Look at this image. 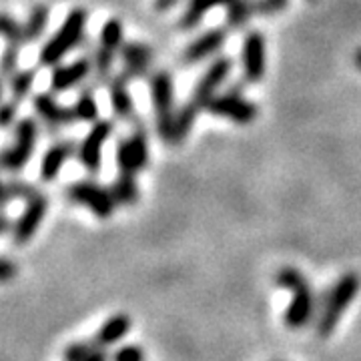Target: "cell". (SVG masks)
<instances>
[{
	"label": "cell",
	"instance_id": "6da1fadb",
	"mask_svg": "<svg viewBox=\"0 0 361 361\" xmlns=\"http://www.w3.org/2000/svg\"><path fill=\"white\" fill-rule=\"evenodd\" d=\"M233 73V59L229 54H219L217 59H213L205 73L199 77L197 85L191 90L189 99L180 104L179 113H177V127H175V145H180L189 137V133L193 130L195 123L201 113H205L209 103L215 99V94L219 92L221 87L227 85V80L231 78Z\"/></svg>",
	"mask_w": 361,
	"mask_h": 361
},
{
	"label": "cell",
	"instance_id": "7a4b0ae2",
	"mask_svg": "<svg viewBox=\"0 0 361 361\" xmlns=\"http://www.w3.org/2000/svg\"><path fill=\"white\" fill-rule=\"evenodd\" d=\"M87 25H89V13L82 6H75L66 14L61 26L52 32L49 39L42 42L39 51L40 68H54L65 61L75 49H80L87 39Z\"/></svg>",
	"mask_w": 361,
	"mask_h": 361
},
{
	"label": "cell",
	"instance_id": "3957f363",
	"mask_svg": "<svg viewBox=\"0 0 361 361\" xmlns=\"http://www.w3.org/2000/svg\"><path fill=\"white\" fill-rule=\"evenodd\" d=\"M361 289V277L355 271L343 273L331 289H327L323 297H319V315L315 323V331L319 337H329L336 331L337 323L341 319L343 311L355 299Z\"/></svg>",
	"mask_w": 361,
	"mask_h": 361
},
{
	"label": "cell",
	"instance_id": "277c9868",
	"mask_svg": "<svg viewBox=\"0 0 361 361\" xmlns=\"http://www.w3.org/2000/svg\"><path fill=\"white\" fill-rule=\"evenodd\" d=\"M149 87H151V104H153L157 137L167 145H175V127H177L179 111H175L173 75L167 68L153 71V75L149 77Z\"/></svg>",
	"mask_w": 361,
	"mask_h": 361
},
{
	"label": "cell",
	"instance_id": "5b68a950",
	"mask_svg": "<svg viewBox=\"0 0 361 361\" xmlns=\"http://www.w3.org/2000/svg\"><path fill=\"white\" fill-rule=\"evenodd\" d=\"M125 30L123 23L118 18H106L103 28L99 32V44L92 47L90 56H92V78L90 82L99 89L109 82V78L113 77V66L115 61L121 56L123 44H125Z\"/></svg>",
	"mask_w": 361,
	"mask_h": 361
},
{
	"label": "cell",
	"instance_id": "8992f818",
	"mask_svg": "<svg viewBox=\"0 0 361 361\" xmlns=\"http://www.w3.org/2000/svg\"><path fill=\"white\" fill-rule=\"evenodd\" d=\"M40 137V123L39 118L32 116H23L14 125L13 142L4 147L2 151V167L6 173H20L30 159L37 153V145Z\"/></svg>",
	"mask_w": 361,
	"mask_h": 361
},
{
	"label": "cell",
	"instance_id": "52a82bcc",
	"mask_svg": "<svg viewBox=\"0 0 361 361\" xmlns=\"http://www.w3.org/2000/svg\"><path fill=\"white\" fill-rule=\"evenodd\" d=\"M65 195L68 203L89 209L97 219H109L118 207L111 189L92 179L73 180L65 189Z\"/></svg>",
	"mask_w": 361,
	"mask_h": 361
},
{
	"label": "cell",
	"instance_id": "ba28073f",
	"mask_svg": "<svg viewBox=\"0 0 361 361\" xmlns=\"http://www.w3.org/2000/svg\"><path fill=\"white\" fill-rule=\"evenodd\" d=\"M115 135V121L113 118H99L90 125L89 133L78 142L77 161L80 167L90 175H99L103 167L104 145Z\"/></svg>",
	"mask_w": 361,
	"mask_h": 361
},
{
	"label": "cell",
	"instance_id": "9c48e42d",
	"mask_svg": "<svg viewBox=\"0 0 361 361\" xmlns=\"http://www.w3.org/2000/svg\"><path fill=\"white\" fill-rule=\"evenodd\" d=\"M207 113L213 116H219V118H227L235 125L247 127V125L257 121L259 106L253 101H249L245 94L223 90V92H217L215 99L209 103Z\"/></svg>",
	"mask_w": 361,
	"mask_h": 361
},
{
	"label": "cell",
	"instance_id": "30bf717a",
	"mask_svg": "<svg viewBox=\"0 0 361 361\" xmlns=\"http://www.w3.org/2000/svg\"><path fill=\"white\" fill-rule=\"evenodd\" d=\"M32 109H35V115L39 118L40 125L51 135H59L66 127L77 125L73 106H65L56 99V94L52 90L37 92L32 97Z\"/></svg>",
	"mask_w": 361,
	"mask_h": 361
},
{
	"label": "cell",
	"instance_id": "8fae6325",
	"mask_svg": "<svg viewBox=\"0 0 361 361\" xmlns=\"http://www.w3.org/2000/svg\"><path fill=\"white\" fill-rule=\"evenodd\" d=\"M229 39V28L225 26H215L203 30L199 37H195L180 52V65L195 66L205 63L209 59H217L219 51L225 47V42Z\"/></svg>",
	"mask_w": 361,
	"mask_h": 361
},
{
	"label": "cell",
	"instance_id": "7c38bea8",
	"mask_svg": "<svg viewBox=\"0 0 361 361\" xmlns=\"http://www.w3.org/2000/svg\"><path fill=\"white\" fill-rule=\"evenodd\" d=\"M267 47L261 30H249L241 44V77L247 85H257L265 77Z\"/></svg>",
	"mask_w": 361,
	"mask_h": 361
},
{
	"label": "cell",
	"instance_id": "4fadbf2b",
	"mask_svg": "<svg viewBox=\"0 0 361 361\" xmlns=\"http://www.w3.org/2000/svg\"><path fill=\"white\" fill-rule=\"evenodd\" d=\"M92 78V56L90 52H82L73 63H61L52 68L49 78V90L54 94H63L68 90L82 87Z\"/></svg>",
	"mask_w": 361,
	"mask_h": 361
},
{
	"label": "cell",
	"instance_id": "5bb4252c",
	"mask_svg": "<svg viewBox=\"0 0 361 361\" xmlns=\"http://www.w3.org/2000/svg\"><path fill=\"white\" fill-rule=\"evenodd\" d=\"M49 205H51V199L42 191H37L26 201V207L23 209L20 217L13 223V231H11L16 245H26L28 241H32V237L37 235L44 221Z\"/></svg>",
	"mask_w": 361,
	"mask_h": 361
},
{
	"label": "cell",
	"instance_id": "9a60e30c",
	"mask_svg": "<svg viewBox=\"0 0 361 361\" xmlns=\"http://www.w3.org/2000/svg\"><path fill=\"white\" fill-rule=\"evenodd\" d=\"M121 75L135 82V80H142V78L153 75V61H155V52L149 44L139 42V40H127L123 44L121 51Z\"/></svg>",
	"mask_w": 361,
	"mask_h": 361
},
{
	"label": "cell",
	"instance_id": "2e32d148",
	"mask_svg": "<svg viewBox=\"0 0 361 361\" xmlns=\"http://www.w3.org/2000/svg\"><path fill=\"white\" fill-rule=\"evenodd\" d=\"M293 299L289 301L287 310H285L283 322L289 329H301L315 315H319V297L315 295V291L311 289V285L303 287L293 293Z\"/></svg>",
	"mask_w": 361,
	"mask_h": 361
},
{
	"label": "cell",
	"instance_id": "e0dca14e",
	"mask_svg": "<svg viewBox=\"0 0 361 361\" xmlns=\"http://www.w3.org/2000/svg\"><path fill=\"white\" fill-rule=\"evenodd\" d=\"M77 149L78 145L73 139H56L54 142H51L40 159V179L44 183H52L59 179L63 167L73 157H77Z\"/></svg>",
	"mask_w": 361,
	"mask_h": 361
},
{
	"label": "cell",
	"instance_id": "ac0fdd59",
	"mask_svg": "<svg viewBox=\"0 0 361 361\" xmlns=\"http://www.w3.org/2000/svg\"><path fill=\"white\" fill-rule=\"evenodd\" d=\"M129 85L130 80H127L121 73H115L109 78V82L104 85L106 94H109V103H111V111L123 123H135L137 121V109H135V101H133Z\"/></svg>",
	"mask_w": 361,
	"mask_h": 361
},
{
	"label": "cell",
	"instance_id": "d6986e66",
	"mask_svg": "<svg viewBox=\"0 0 361 361\" xmlns=\"http://www.w3.org/2000/svg\"><path fill=\"white\" fill-rule=\"evenodd\" d=\"M73 113L77 123L82 125H92L101 118V109H99V99H97V87L92 82H85L78 90L77 99L73 103Z\"/></svg>",
	"mask_w": 361,
	"mask_h": 361
},
{
	"label": "cell",
	"instance_id": "ffe728a7",
	"mask_svg": "<svg viewBox=\"0 0 361 361\" xmlns=\"http://www.w3.org/2000/svg\"><path fill=\"white\" fill-rule=\"evenodd\" d=\"M235 0H187V8L179 16V28L189 32L203 23L207 13L219 8V6H229Z\"/></svg>",
	"mask_w": 361,
	"mask_h": 361
},
{
	"label": "cell",
	"instance_id": "44dd1931",
	"mask_svg": "<svg viewBox=\"0 0 361 361\" xmlns=\"http://www.w3.org/2000/svg\"><path fill=\"white\" fill-rule=\"evenodd\" d=\"M255 16H261V0H235L227 6L225 26L229 30H241Z\"/></svg>",
	"mask_w": 361,
	"mask_h": 361
},
{
	"label": "cell",
	"instance_id": "7402d4cb",
	"mask_svg": "<svg viewBox=\"0 0 361 361\" xmlns=\"http://www.w3.org/2000/svg\"><path fill=\"white\" fill-rule=\"evenodd\" d=\"M130 317L127 313H116L113 317H109L106 322L101 325L99 334L94 337V341L99 343V348H109V345H115L118 343L123 337L127 336L130 331Z\"/></svg>",
	"mask_w": 361,
	"mask_h": 361
},
{
	"label": "cell",
	"instance_id": "603a6c76",
	"mask_svg": "<svg viewBox=\"0 0 361 361\" xmlns=\"http://www.w3.org/2000/svg\"><path fill=\"white\" fill-rule=\"evenodd\" d=\"M133 129H130V135L127 137L130 145V151H133V157H135V163L139 171H145L149 167V159H151V147H149V127L145 125V121L137 116L135 123H130Z\"/></svg>",
	"mask_w": 361,
	"mask_h": 361
},
{
	"label": "cell",
	"instance_id": "cb8c5ba5",
	"mask_svg": "<svg viewBox=\"0 0 361 361\" xmlns=\"http://www.w3.org/2000/svg\"><path fill=\"white\" fill-rule=\"evenodd\" d=\"M49 23H51V8L47 4H35L28 14H26L25 20V47L28 44H37L47 28H49Z\"/></svg>",
	"mask_w": 361,
	"mask_h": 361
},
{
	"label": "cell",
	"instance_id": "d4e9b609",
	"mask_svg": "<svg viewBox=\"0 0 361 361\" xmlns=\"http://www.w3.org/2000/svg\"><path fill=\"white\" fill-rule=\"evenodd\" d=\"M111 193L115 197L116 205L123 207H133L137 205L139 201V185H137V175H130V173H118L116 179L111 183Z\"/></svg>",
	"mask_w": 361,
	"mask_h": 361
},
{
	"label": "cell",
	"instance_id": "484cf974",
	"mask_svg": "<svg viewBox=\"0 0 361 361\" xmlns=\"http://www.w3.org/2000/svg\"><path fill=\"white\" fill-rule=\"evenodd\" d=\"M37 77H39V71L35 66H28V68H18L13 77L6 80L11 99L14 103H23L25 99L30 97V92L35 89V82H37Z\"/></svg>",
	"mask_w": 361,
	"mask_h": 361
},
{
	"label": "cell",
	"instance_id": "4316f807",
	"mask_svg": "<svg viewBox=\"0 0 361 361\" xmlns=\"http://www.w3.org/2000/svg\"><path fill=\"white\" fill-rule=\"evenodd\" d=\"M39 189L32 185V183H28L25 179H11L4 183V195H2V201H4V205H8L11 201H16V199H25L28 201L32 195L37 193Z\"/></svg>",
	"mask_w": 361,
	"mask_h": 361
},
{
	"label": "cell",
	"instance_id": "83f0119b",
	"mask_svg": "<svg viewBox=\"0 0 361 361\" xmlns=\"http://www.w3.org/2000/svg\"><path fill=\"white\" fill-rule=\"evenodd\" d=\"M275 283H277V287H281V289H287V291L295 293L299 289L307 287L310 281H307V277H305L299 269H295V267H283V269L277 271Z\"/></svg>",
	"mask_w": 361,
	"mask_h": 361
},
{
	"label": "cell",
	"instance_id": "f1b7e54d",
	"mask_svg": "<svg viewBox=\"0 0 361 361\" xmlns=\"http://www.w3.org/2000/svg\"><path fill=\"white\" fill-rule=\"evenodd\" d=\"M0 28H2V37L6 40V44L25 47V23L16 20L11 13H4Z\"/></svg>",
	"mask_w": 361,
	"mask_h": 361
},
{
	"label": "cell",
	"instance_id": "f546056e",
	"mask_svg": "<svg viewBox=\"0 0 361 361\" xmlns=\"http://www.w3.org/2000/svg\"><path fill=\"white\" fill-rule=\"evenodd\" d=\"M99 349V343L94 339H85V341H73L68 343V348L63 351V360L65 361H82L89 357L90 353H94Z\"/></svg>",
	"mask_w": 361,
	"mask_h": 361
},
{
	"label": "cell",
	"instance_id": "4dcf8cb0",
	"mask_svg": "<svg viewBox=\"0 0 361 361\" xmlns=\"http://www.w3.org/2000/svg\"><path fill=\"white\" fill-rule=\"evenodd\" d=\"M18 63H20V47L6 44L4 54H2V75H4V80H8L20 68Z\"/></svg>",
	"mask_w": 361,
	"mask_h": 361
},
{
	"label": "cell",
	"instance_id": "1f68e13d",
	"mask_svg": "<svg viewBox=\"0 0 361 361\" xmlns=\"http://www.w3.org/2000/svg\"><path fill=\"white\" fill-rule=\"evenodd\" d=\"M111 361H145V351L137 343H129L116 349Z\"/></svg>",
	"mask_w": 361,
	"mask_h": 361
},
{
	"label": "cell",
	"instance_id": "d6a6232c",
	"mask_svg": "<svg viewBox=\"0 0 361 361\" xmlns=\"http://www.w3.org/2000/svg\"><path fill=\"white\" fill-rule=\"evenodd\" d=\"M16 115H18V103H14L13 99H6L2 104V113H0L2 129H11L13 125H16Z\"/></svg>",
	"mask_w": 361,
	"mask_h": 361
},
{
	"label": "cell",
	"instance_id": "836d02e7",
	"mask_svg": "<svg viewBox=\"0 0 361 361\" xmlns=\"http://www.w3.org/2000/svg\"><path fill=\"white\" fill-rule=\"evenodd\" d=\"M287 6H289V0H261V16L283 13Z\"/></svg>",
	"mask_w": 361,
	"mask_h": 361
},
{
	"label": "cell",
	"instance_id": "e575fe53",
	"mask_svg": "<svg viewBox=\"0 0 361 361\" xmlns=\"http://www.w3.org/2000/svg\"><path fill=\"white\" fill-rule=\"evenodd\" d=\"M16 265H14L13 261L8 257L2 259V265H0V277H2V281H11L14 275H16Z\"/></svg>",
	"mask_w": 361,
	"mask_h": 361
},
{
	"label": "cell",
	"instance_id": "d590c367",
	"mask_svg": "<svg viewBox=\"0 0 361 361\" xmlns=\"http://www.w3.org/2000/svg\"><path fill=\"white\" fill-rule=\"evenodd\" d=\"M180 0H155V11L157 13H171L177 4H179Z\"/></svg>",
	"mask_w": 361,
	"mask_h": 361
},
{
	"label": "cell",
	"instance_id": "8d00e7d4",
	"mask_svg": "<svg viewBox=\"0 0 361 361\" xmlns=\"http://www.w3.org/2000/svg\"><path fill=\"white\" fill-rule=\"evenodd\" d=\"M82 361H109V355H106V351L103 348H99L94 353H90L89 357Z\"/></svg>",
	"mask_w": 361,
	"mask_h": 361
},
{
	"label": "cell",
	"instance_id": "74e56055",
	"mask_svg": "<svg viewBox=\"0 0 361 361\" xmlns=\"http://www.w3.org/2000/svg\"><path fill=\"white\" fill-rule=\"evenodd\" d=\"M8 231H11V219H8V215L4 213V215H2V233Z\"/></svg>",
	"mask_w": 361,
	"mask_h": 361
},
{
	"label": "cell",
	"instance_id": "f35d334b",
	"mask_svg": "<svg viewBox=\"0 0 361 361\" xmlns=\"http://www.w3.org/2000/svg\"><path fill=\"white\" fill-rule=\"evenodd\" d=\"M353 63H355V66L361 71V49H357L355 54H353Z\"/></svg>",
	"mask_w": 361,
	"mask_h": 361
},
{
	"label": "cell",
	"instance_id": "ab89813d",
	"mask_svg": "<svg viewBox=\"0 0 361 361\" xmlns=\"http://www.w3.org/2000/svg\"><path fill=\"white\" fill-rule=\"evenodd\" d=\"M310 2H319V0H310Z\"/></svg>",
	"mask_w": 361,
	"mask_h": 361
}]
</instances>
